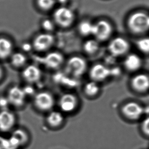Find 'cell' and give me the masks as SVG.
Instances as JSON below:
<instances>
[{
    "mask_svg": "<svg viewBox=\"0 0 149 149\" xmlns=\"http://www.w3.org/2000/svg\"><path fill=\"white\" fill-rule=\"evenodd\" d=\"M126 25L132 35L139 37L146 35L149 32V13L143 10L133 11L127 17Z\"/></svg>",
    "mask_w": 149,
    "mask_h": 149,
    "instance_id": "6da1fadb",
    "label": "cell"
},
{
    "mask_svg": "<svg viewBox=\"0 0 149 149\" xmlns=\"http://www.w3.org/2000/svg\"><path fill=\"white\" fill-rule=\"evenodd\" d=\"M114 26L112 23L106 19H100L93 22V37L102 42H109L114 33Z\"/></svg>",
    "mask_w": 149,
    "mask_h": 149,
    "instance_id": "7a4b0ae2",
    "label": "cell"
},
{
    "mask_svg": "<svg viewBox=\"0 0 149 149\" xmlns=\"http://www.w3.org/2000/svg\"><path fill=\"white\" fill-rule=\"evenodd\" d=\"M87 68V61L81 56H72L65 64V72L68 76L76 78L83 76Z\"/></svg>",
    "mask_w": 149,
    "mask_h": 149,
    "instance_id": "3957f363",
    "label": "cell"
},
{
    "mask_svg": "<svg viewBox=\"0 0 149 149\" xmlns=\"http://www.w3.org/2000/svg\"><path fill=\"white\" fill-rule=\"evenodd\" d=\"M131 44L128 40L122 36L113 37L108 42V51L114 57L125 56L130 53Z\"/></svg>",
    "mask_w": 149,
    "mask_h": 149,
    "instance_id": "277c9868",
    "label": "cell"
},
{
    "mask_svg": "<svg viewBox=\"0 0 149 149\" xmlns=\"http://www.w3.org/2000/svg\"><path fill=\"white\" fill-rule=\"evenodd\" d=\"M76 15L72 9L66 6L58 7L54 11L53 21L59 26L68 28L74 23Z\"/></svg>",
    "mask_w": 149,
    "mask_h": 149,
    "instance_id": "5b68a950",
    "label": "cell"
},
{
    "mask_svg": "<svg viewBox=\"0 0 149 149\" xmlns=\"http://www.w3.org/2000/svg\"><path fill=\"white\" fill-rule=\"evenodd\" d=\"M34 59L46 68L56 70L62 66L64 62V57L60 52H51L43 56H35Z\"/></svg>",
    "mask_w": 149,
    "mask_h": 149,
    "instance_id": "8992f818",
    "label": "cell"
},
{
    "mask_svg": "<svg viewBox=\"0 0 149 149\" xmlns=\"http://www.w3.org/2000/svg\"><path fill=\"white\" fill-rule=\"evenodd\" d=\"M33 103L36 108L40 111H50L55 105V99L49 92L40 91L34 95Z\"/></svg>",
    "mask_w": 149,
    "mask_h": 149,
    "instance_id": "52a82bcc",
    "label": "cell"
},
{
    "mask_svg": "<svg viewBox=\"0 0 149 149\" xmlns=\"http://www.w3.org/2000/svg\"><path fill=\"white\" fill-rule=\"evenodd\" d=\"M55 42V38L52 34L45 32L36 35L32 44L36 51L42 52L49 50L54 45Z\"/></svg>",
    "mask_w": 149,
    "mask_h": 149,
    "instance_id": "ba28073f",
    "label": "cell"
},
{
    "mask_svg": "<svg viewBox=\"0 0 149 149\" xmlns=\"http://www.w3.org/2000/svg\"><path fill=\"white\" fill-rule=\"evenodd\" d=\"M27 95L24 88L17 86H14L9 89L6 98L8 103L15 107H23L26 101Z\"/></svg>",
    "mask_w": 149,
    "mask_h": 149,
    "instance_id": "9c48e42d",
    "label": "cell"
},
{
    "mask_svg": "<svg viewBox=\"0 0 149 149\" xmlns=\"http://www.w3.org/2000/svg\"><path fill=\"white\" fill-rule=\"evenodd\" d=\"M78 105V100L76 95L71 93H64L59 98L58 105L61 111L71 113L74 111Z\"/></svg>",
    "mask_w": 149,
    "mask_h": 149,
    "instance_id": "30bf717a",
    "label": "cell"
},
{
    "mask_svg": "<svg viewBox=\"0 0 149 149\" xmlns=\"http://www.w3.org/2000/svg\"><path fill=\"white\" fill-rule=\"evenodd\" d=\"M89 76L97 82L105 81L111 76V69L102 63L94 64L89 70Z\"/></svg>",
    "mask_w": 149,
    "mask_h": 149,
    "instance_id": "8fae6325",
    "label": "cell"
},
{
    "mask_svg": "<svg viewBox=\"0 0 149 149\" xmlns=\"http://www.w3.org/2000/svg\"><path fill=\"white\" fill-rule=\"evenodd\" d=\"M16 116L13 112L7 109L0 111V131L7 132L11 130L16 123Z\"/></svg>",
    "mask_w": 149,
    "mask_h": 149,
    "instance_id": "7c38bea8",
    "label": "cell"
},
{
    "mask_svg": "<svg viewBox=\"0 0 149 149\" xmlns=\"http://www.w3.org/2000/svg\"><path fill=\"white\" fill-rule=\"evenodd\" d=\"M23 79L29 84H34L40 81L42 76V70L38 66L31 64L24 67L22 72Z\"/></svg>",
    "mask_w": 149,
    "mask_h": 149,
    "instance_id": "4fadbf2b",
    "label": "cell"
},
{
    "mask_svg": "<svg viewBox=\"0 0 149 149\" xmlns=\"http://www.w3.org/2000/svg\"><path fill=\"white\" fill-rule=\"evenodd\" d=\"M123 113L127 118L135 120L140 118L145 110L141 106L136 102H130L126 104L122 108Z\"/></svg>",
    "mask_w": 149,
    "mask_h": 149,
    "instance_id": "5bb4252c",
    "label": "cell"
},
{
    "mask_svg": "<svg viewBox=\"0 0 149 149\" xmlns=\"http://www.w3.org/2000/svg\"><path fill=\"white\" fill-rule=\"evenodd\" d=\"M125 68L130 72L139 70L143 65V60L139 54L129 53L125 56L123 62Z\"/></svg>",
    "mask_w": 149,
    "mask_h": 149,
    "instance_id": "9a60e30c",
    "label": "cell"
},
{
    "mask_svg": "<svg viewBox=\"0 0 149 149\" xmlns=\"http://www.w3.org/2000/svg\"><path fill=\"white\" fill-rule=\"evenodd\" d=\"M133 88L138 92L143 93L149 89V76L140 74L135 76L132 80Z\"/></svg>",
    "mask_w": 149,
    "mask_h": 149,
    "instance_id": "2e32d148",
    "label": "cell"
},
{
    "mask_svg": "<svg viewBox=\"0 0 149 149\" xmlns=\"http://www.w3.org/2000/svg\"><path fill=\"white\" fill-rule=\"evenodd\" d=\"M64 120V116L62 112L56 110L50 111L46 117V122L48 126L54 128L60 127Z\"/></svg>",
    "mask_w": 149,
    "mask_h": 149,
    "instance_id": "e0dca14e",
    "label": "cell"
},
{
    "mask_svg": "<svg viewBox=\"0 0 149 149\" xmlns=\"http://www.w3.org/2000/svg\"><path fill=\"white\" fill-rule=\"evenodd\" d=\"M12 42L5 37H0V59H6L13 54Z\"/></svg>",
    "mask_w": 149,
    "mask_h": 149,
    "instance_id": "ac0fdd59",
    "label": "cell"
},
{
    "mask_svg": "<svg viewBox=\"0 0 149 149\" xmlns=\"http://www.w3.org/2000/svg\"><path fill=\"white\" fill-rule=\"evenodd\" d=\"M101 43L94 38H91L84 42L82 46L83 51L89 56L97 54L100 49Z\"/></svg>",
    "mask_w": 149,
    "mask_h": 149,
    "instance_id": "d6986e66",
    "label": "cell"
},
{
    "mask_svg": "<svg viewBox=\"0 0 149 149\" xmlns=\"http://www.w3.org/2000/svg\"><path fill=\"white\" fill-rule=\"evenodd\" d=\"M93 22L89 20H83L79 23L77 30L79 34L83 37L93 36Z\"/></svg>",
    "mask_w": 149,
    "mask_h": 149,
    "instance_id": "ffe728a7",
    "label": "cell"
},
{
    "mask_svg": "<svg viewBox=\"0 0 149 149\" xmlns=\"http://www.w3.org/2000/svg\"><path fill=\"white\" fill-rule=\"evenodd\" d=\"M11 64L15 68H21L25 66L27 61V57L21 52H15L10 56Z\"/></svg>",
    "mask_w": 149,
    "mask_h": 149,
    "instance_id": "44dd1931",
    "label": "cell"
},
{
    "mask_svg": "<svg viewBox=\"0 0 149 149\" xmlns=\"http://www.w3.org/2000/svg\"><path fill=\"white\" fill-rule=\"evenodd\" d=\"M11 136L17 141L19 146H23L29 141L28 134L22 129H17L13 131Z\"/></svg>",
    "mask_w": 149,
    "mask_h": 149,
    "instance_id": "7402d4cb",
    "label": "cell"
},
{
    "mask_svg": "<svg viewBox=\"0 0 149 149\" xmlns=\"http://www.w3.org/2000/svg\"><path fill=\"white\" fill-rule=\"evenodd\" d=\"M137 50L144 55H149V36L144 35L139 37L136 42Z\"/></svg>",
    "mask_w": 149,
    "mask_h": 149,
    "instance_id": "603a6c76",
    "label": "cell"
},
{
    "mask_svg": "<svg viewBox=\"0 0 149 149\" xmlns=\"http://www.w3.org/2000/svg\"><path fill=\"white\" fill-rule=\"evenodd\" d=\"M85 94L89 97H94L99 93L100 86L98 83L94 81L88 82L84 87Z\"/></svg>",
    "mask_w": 149,
    "mask_h": 149,
    "instance_id": "cb8c5ba5",
    "label": "cell"
},
{
    "mask_svg": "<svg viewBox=\"0 0 149 149\" xmlns=\"http://www.w3.org/2000/svg\"><path fill=\"white\" fill-rule=\"evenodd\" d=\"M36 3L40 9L49 11L54 7L56 4V0H36Z\"/></svg>",
    "mask_w": 149,
    "mask_h": 149,
    "instance_id": "d4e9b609",
    "label": "cell"
},
{
    "mask_svg": "<svg viewBox=\"0 0 149 149\" xmlns=\"http://www.w3.org/2000/svg\"><path fill=\"white\" fill-rule=\"evenodd\" d=\"M55 23L54 21L49 19H44L42 22V27L47 33L53 31L55 28Z\"/></svg>",
    "mask_w": 149,
    "mask_h": 149,
    "instance_id": "484cf974",
    "label": "cell"
},
{
    "mask_svg": "<svg viewBox=\"0 0 149 149\" xmlns=\"http://www.w3.org/2000/svg\"><path fill=\"white\" fill-rule=\"evenodd\" d=\"M141 128L145 134L149 136V116L147 117L143 120L141 124Z\"/></svg>",
    "mask_w": 149,
    "mask_h": 149,
    "instance_id": "4316f807",
    "label": "cell"
},
{
    "mask_svg": "<svg viewBox=\"0 0 149 149\" xmlns=\"http://www.w3.org/2000/svg\"><path fill=\"white\" fill-rule=\"evenodd\" d=\"M21 48L24 52H29L31 51L32 49L33 48V46L32 44L28 42H25L22 44Z\"/></svg>",
    "mask_w": 149,
    "mask_h": 149,
    "instance_id": "83f0119b",
    "label": "cell"
},
{
    "mask_svg": "<svg viewBox=\"0 0 149 149\" xmlns=\"http://www.w3.org/2000/svg\"><path fill=\"white\" fill-rule=\"evenodd\" d=\"M7 139L0 135V149H6Z\"/></svg>",
    "mask_w": 149,
    "mask_h": 149,
    "instance_id": "f1b7e54d",
    "label": "cell"
},
{
    "mask_svg": "<svg viewBox=\"0 0 149 149\" xmlns=\"http://www.w3.org/2000/svg\"><path fill=\"white\" fill-rule=\"evenodd\" d=\"M3 74H4V72L2 68L0 66V80L2 79Z\"/></svg>",
    "mask_w": 149,
    "mask_h": 149,
    "instance_id": "f546056e",
    "label": "cell"
}]
</instances>
